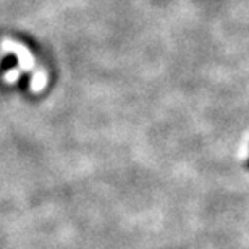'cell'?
<instances>
[{"instance_id":"1","label":"cell","mask_w":249,"mask_h":249,"mask_svg":"<svg viewBox=\"0 0 249 249\" xmlns=\"http://www.w3.org/2000/svg\"><path fill=\"white\" fill-rule=\"evenodd\" d=\"M0 49H2L3 52H10L13 53L15 57H17V60L19 63V73H34V65H36V62H34V57L33 53L29 52L28 47H24L21 42H17L13 41V39H2L0 41ZM36 78V73H34L33 79Z\"/></svg>"},{"instance_id":"2","label":"cell","mask_w":249,"mask_h":249,"mask_svg":"<svg viewBox=\"0 0 249 249\" xmlns=\"http://www.w3.org/2000/svg\"><path fill=\"white\" fill-rule=\"evenodd\" d=\"M245 168H246V170H249V159H248L246 163H245Z\"/></svg>"}]
</instances>
